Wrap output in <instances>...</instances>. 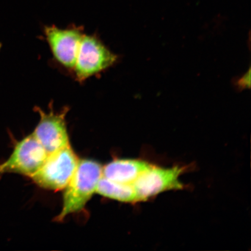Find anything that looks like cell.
Instances as JSON below:
<instances>
[{
	"label": "cell",
	"instance_id": "obj_1",
	"mask_svg": "<svg viewBox=\"0 0 251 251\" xmlns=\"http://www.w3.org/2000/svg\"><path fill=\"white\" fill-rule=\"evenodd\" d=\"M102 176V166L92 159H79L73 176L65 188L61 212L55 218L64 221L68 215L79 212L85 208Z\"/></svg>",
	"mask_w": 251,
	"mask_h": 251
},
{
	"label": "cell",
	"instance_id": "obj_2",
	"mask_svg": "<svg viewBox=\"0 0 251 251\" xmlns=\"http://www.w3.org/2000/svg\"><path fill=\"white\" fill-rule=\"evenodd\" d=\"M79 158L69 146L50 153L42 167L31 178L44 189L64 190L73 176Z\"/></svg>",
	"mask_w": 251,
	"mask_h": 251
},
{
	"label": "cell",
	"instance_id": "obj_3",
	"mask_svg": "<svg viewBox=\"0 0 251 251\" xmlns=\"http://www.w3.org/2000/svg\"><path fill=\"white\" fill-rule=\"evenodd\" d=\"M48 155L33 134L28 135L18 141L9 158L0 163V177L15 174L31 178L42 167Z\"/></svg>",
	"mask_w": 251,
	"mask_h": 251
},
{
	"label": "cell",
	"instance_id": "obj_4",
	"mask_svg": "<svg viewBox=\"0 0 251 251\" xmlns=\"http://www.w3.org/2000/svg\"><path fill=\"white\" fill-rule=\"evenodd\" d=\"M118 59L97 37L84 34L74 68L77 79L85 80L112 67Z\"/></svg>",
	"mask_w": 251,
	"mask_h": 251
},
{
	"label": "cell",
	"instance_id": "obj_5",
	"mask_svg": "<svg viewBox=\"0 0 251 251\" xmlns=\"http://www.w3.org/2000/svg\"><path fill=\"white\" fill-rule=\"evenodd\" d=\"M185 169L178 166L166 168L153 164L133 184L138 202L146 201L164 191L184 189L179 176Z\"/></svg>",
	"mask_w": 251,
	"mask_h": 251
},
{
	"label": "cell",
	"instance_id": "obj_6",
	"mask_svg": "<svg viewBox=\"0 0 251 251\" xmlns=\"http://www.w3.org/2000/svg\"><path fill=\"white\" fill-rule=\"evenodd\" d=\"M36 110L40 121L32 134L48 154L71 146L65 120L68 109L56 113L52 109L46 113L39 107Z\"/></svg>",
	"mask_w": 251,
	"mask_h": 251
},
{
	"label": "cell",
	"instance_id": "obj_7",
	"mask_svg": "<svg viewBox=\"0 0 251 251\" xmlns=\"http://www.w3.org/2000/svg\"><path fill=\"white\" fill-rule=\"evenodd\" d=\"M47 42L56 60L65 68L74 70L84 34L78 27L62 29L46 26Z\"/></svg>",
	"mask_w": 251,
	"mask_h": 251
},
{
	"label": "cell",
	"instance_id": "obj_8",
	"mask_svg": "<svg viewBox=\"0 0 251 251\" xmlns=\"http://www.w3.org/2000/svg\"><path fill=\"white\" fill-rule=\"evenodd\" d=\"M153 164L141 159H117L102 166V176L117 183L132 185Z\"/></svg>",
	"mask_w": 251,
	"mask_h": 251
},
{
	"label": "cell",
	"instance_id": "obj_9",
	"mask_svg": "<svg viewBox=\"0 0 251 251\" xmlns=\"http://www.w3.org/2000/svg\"><path fill=\"white\" fill-rule=\"evenodd\" d=\"M96 193L122 202H138L132 185L117 183L103 176L97 184Z\"/></svg>",
	"mask_w": 251,
	"mask_h": 251
},
{
	"label": "cell",
	"instance_id": "obj_10",
	"mask_svg": "<svg viewBox=\"0 0 251 251\" xmlns=\"http://www.w3.org/2000/svg\"><path fill=\"white\" fill-rule=\"evenodd\" d=\"M232 83L238 92H243L251 88V67L249 71L240 77H235L232 80Z\"/></svg>",
	"mask_w": 251,
	"mask_h": 251
}]
</instances>
